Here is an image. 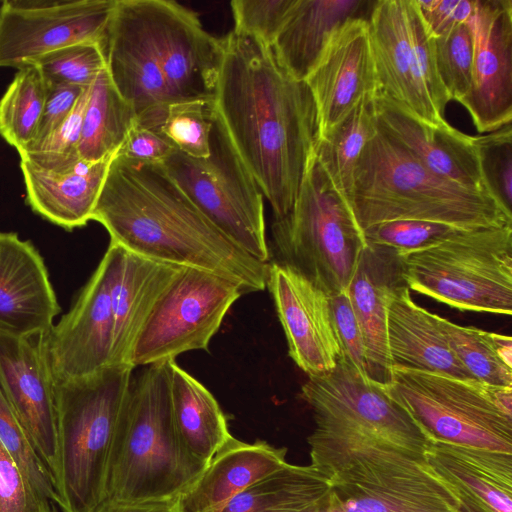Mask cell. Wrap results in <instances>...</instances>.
I'll use <instances>...</instances> for the list:
<instances>
[{"instance_id": "obj_46", "label": "cell", "mask_w": 512, "mask_h": 512, "mask_svg": "<svg viewBox=\"0 0 512 512\" xmlns=\"http://www.w3.org/2000/svg\"><path fill=\"white\" fill-rule=\"evenodd\" d=\"M415 1L433 37L442 36L461 24L471 22L477 7V0Z\"/></svg>"}, {"instance_id": "obj_8", "label": "cell", "mask_w": 512, "mask_h": 512, "mask_svg": "<svg viewBox=\"0 0 512 512\" xmlns=\"http://www.w3.org/2000/svg\"><path fill=\"white\" fill-rule=\"evenodd\" d=\"M277 263L300 274L326 294L347 290L367 242L345 197L310 156L291 210L274 219Z\"/></svg>"}, {"instance_id": "obj_42", "label": "cell", "mask_w": 512, "mask_h": 512, "mask_svg": "<svg viewBox=\"0 0 512 512\" xmlns=\"http://www.w3.org/2000/svg\"><path fill=\"white\" fill-rule=\"evenodd\" d=\"M483 176L491 194L508 209L512 206L511 123L477 136Z\"/></svg>"}, {"instance_id": "obj_26", "label": "cell", "mask_w": 512, "mask_h": 512, "mask_svg": "<svg viewBox=\"0 0 512 512\" xmlns=\"http://www.w3.org/2000/svg\"><path fill=\"white\" fill-rule=\"evenodd\" d=\"M113 157L78 159L68 167L44 169L20 159L26 202L43 219L66 230L85 226L99 198Z\"/></svg>"}, {"instance_id": "obj_45", "label": "cell", "mask_w": 512, "mask_h": 512, "mask_svg": "<svg viewBox=\"0 0 512 512\" xmlns=\"http://www.w3.org/2000/svg\"><path fill=\"white\" fill-rule=\"evenodd\" d=\"M330 306L334 325L343 353L354 364L361 375L370 379L362 331L346 291L330 295Z\"/></svg>"}, {"instance_id": "obj_27", "label": "cell", "mask_w": 512, "mask_h": 512, "mask_svg": "<svg viewBox=\"0 0 512 512\" xmlns=\"http://www.w3.org/2000/svg\"><path fill=\"white\" fill-rule=\"evenodd\" d=\"M375 1L294 0L270 44L277 64L292 78L304 81L334 31L353 18H366Z\"/></svg>"}, {"instance_id": "obj_19", "label": "cell", "mask_w": 512, "mask_h": 512, "mask_svg": "<svg viewBox=\"0 0 512 512\" xmlns=\"http://www.w3.org/2000/svg\"><path fill=\"white\" fill-rule=\"evenodd\" d=\"M470 91L459 103L479 133L512 120V0H477Z\"/></svg>"}, {"instance_id": "obj_7", "label": "cell", "mask_w": 512, "mask_h": 512, "mask_svg": "<svg viewBox=\"0 0 512 512\" xmlns=\"http://www.w3.org/2000/svg\"><path fill=\"white\" fill-rule=\"evenodd\" d=\"M133 369L109 365L55 383L57 484L66 512H95L105 501L111 448Z\"/></svg>"}, {"instance_id": "obj_25", "label": "cell", "mask_w": 512, "mask_h": 512, "mask_svg": "<svg viewBox=\"0 0 512 512\" xmlns=\"http://www.w3.org/2000/svg\"><path fill=\"white\" fill-rule=\"evenodd\" d=\"M113 244L116 253L111 283V365L132 366V354L141 330L182 267L154 261Z\"/></svg>"}, {"instance_id": "obj_9", "label": "cell", "mask_w": 512, "mask_h": 512, "mask_svg": "<svg viewBox=\"0 0 512 512\" xmlns=\"http://www.w3.org/2000/svg\"><path fill=\"white\" fill-rule=\"evenodd\" d=\"M383 387L429 441L512 454V387L400 366Z\"/></svg>"}, {"instance_id": "obj_38", "label": "cell", "mask_w": 512, "mask_h": 512, "mask_svg": "<svg viewBox=\"0 0 512 512\" xmlns=\"http://www.w3.org/2000/svg\"><path fill=\"white\" fill-rule=\"evenodd\" d=\"M31 65L41 72L47 85L87 88L106 68L102 43L83 42L52 51Z\"/></svg>"}, {"instance_id": "obj_39", "label": "cell", "mask_w": 512, "mask_h": 512, "mask_svg": "<svg viewBox=\"0 0 512 512\" xmlns=\"http://www.w3.org/2000/svg\"><path fill=\"white\" fill-rule=\"evenodd\" d=\"M212 127L210 103L193 100L170 105L159 131L181 153L207 158Z\"/></svg>"}, {"instance_id": "obj_49", "label": "cell", "mask_w": 512, "mask_h": 512, "mask_svg": "<svg viewBox=\"0 0 512 512\" xmlns=\"http://www.w3.org/2000/svg\"><path fill=\"white\" fill-rule=\"evenodd\" d=\"M84 89L72 85H47L42 116L35 138L30 144L40 142L63 123L76 106Z\"/></svg>"}, {"instance_id": "obj_35", "label": "cell", "mask_w": 512, "mask_h": 512, "mask_svg": "<svg viewBox=\"0 0 512 512\" xmlns=\"http://www.w3.org/2000/svg\"><path fill=\"white\" fill-rule=\"evenodd\" d=\"M47 84L35 65L18 69L0 98V136L17 152L35 138Z\"/></svg>"}, {"instance_id": "obj_40", "label": "cell", "mask_w": 512, "mask_h": 512, "mask_svg": "<svg viewBox=\"0 0 512 512\" xmlns=\"http://www.w3.org/2000/svg\"><path fill=\"white\" fill-rule=\"evenodd\" d=\"M85 88L70 115L53 132L40 142L28 145L18 152L20 159L44 169L68 167L79 158L77 146L80 140L84 113L89 96Z\"/></svg>"}, {"instance_id": "obj_51", "label": "cell", "mask_w": 512, "mask_h": 512, "mask_svg": "<svg viewBox=\"0 0 512 512\" xmlns=\"http://www.w3.org/2000/svg\"><path fill=\"white\" fill-rule=\"evenodd\" d=\"M492 339L499 358L512 368V340L511 337L492 333Z\"/></svg>"}, {"instance_id": "obj_37", "label": "cell", "mask_w": 512, "mask_h": 512, "mask_svg": "<svg viewBox=\"0 0 512 512\" xmlns=\"http://www.w3.org/2000/svg\"><path fill=\"white\" fill-rule=\"evenodd\" d=\"M472 22L434 37L436 66L450 100L460 101L472 87L474 33Z\"/></svg>"}, {"instance_id": "obj_24", "label": "cell", "mask_w": 512, "mask_h": 512, "mask_svg": "<svg viewBox=\"0 0 512 512\" xmlns=\"http://www.w3.org/2000/svg\"><path fill=\"white\" fill-rule=\"evenodd\" d=\"M423 456L460 512H512V454L430 441Z\"/></svg>"}, {"instance_id": "obj_5", "label": "cell", "mask_w": 512, "mask_h": 512, "mask_svg": "<svg viewBox=\"0 0 512 512\" xmlns=\"http://www.w3.org/2000/svg\"><path fill=\"white\" fill-rule=\"evenodd\" d=\"M346 200L362 231L399 220L462 229L512 226V211L497 198L432 172L378 126L358 159Z\"/></svg>"}, {"instance_id": "obj_14", "label": "cell", "mask_w": 512, "mask_h": 512, "mask_svg": "<svg viewBox=\"0 0 512 512\" xmlns=\"http://www.w3.org/2000/svg\"><path fill=\"white\" fill-rule=\"evenodd\" d=\"M116 0H1L0 67L17 70L57 49L102 43Z\"/></svg>"}, {"instance_id": "obj_32", "label": "cell", "mask_w": 512, "mask_h": 512, "mask_svg": "<svg viewBox=\"0 0 512 512\" xmlns=\"http://www.w3.org/2000/svg\"><path fill=\"white\" fill-rule=\"evenodd\" d=\"M136 117L103 69L89 88L77 154L97 162L113 157L122 146Z\"/></svg>"}, {"instance_id": "obj_44", "label": "cell", "mask_w": 512, "mask_h": 512, "mask_svg": "<svg viewBox=\"0 0 512 512\" xmlns=\"http://www.w3.org/2000/svg\"><path fill=\"white\" fill-rule=\"evenodd\" d=\"M294 0H233L234 30L270 46Z\"/></svg>"}, {"instance_id": "obj_28", "label": "cell", "mask_w": 512, "mask_h": 512, "mask_svg": "<svg viewBox=\"0 0 512 512\" xmlns=\"http://www.w3.org/2000/svg\"><path fill=\"white\" fill-rule=\"evenodd\" d=\"M286 453L265 441L249 444L232 436L179 496L182 511L222 512L237 495L286 464Z\"/></svg>"}, {"instance_id": "obj_20", "label": "cell", "mask_w": 512, "mask_h": 512, "mask_svg": "<svg viewBox=\"0 0 512 512\" xmlns=\"http://www.w3.org/2000/svg\"><path fill=\"white\" fill-rule=\"evenodd\" d=\"M373 105L378 128L429 170L467 189L492 195L483 176L477 136L447 121L427 122L383 94L374 97Z\"/></svg>"}, {"instance_id": "obj_31", "label": "cell", "mask_w": 512, "mask_h": 512, "mask_svg": "<svg viewBox=\"0 0 512 512\" xmlns=\"http://www.w3.org/2000/svg\"><path fill=\"white\" fill-rule=\"evenodd\" d=\"M330 483L311 464H284L237 495L222 512H301L328 500Z\"/></svg>"}, {"instance_id": "obj_50", "label": "cell", "mask_w": 512, "mask_h": 512, "mask_svg": "<svg viewBox=\"0 0 512 512\" xmlns=\"http://www.w3.org/2000/svg\"><path fill=\"white\" fill-rule=\"evenodd\" d=\"M95 512H183L179 497L144 501L119 502L105 500Z\"/></svg>"}, {"instance_id": "obj_3", "label": "cell", "mask_w": 512, "mask_h": 512, "mask_svg": "<svg viewBox=\"0 0 512 512\" xmlns=\"http://www.w3.org/2000/svg\"><path fill=\"white\" fill-rule=\"evenodd\" d=\"M106 70L136 124L159 130L175 103L212 102L222 38L171 0H116L102 42Z\"/></svg>"}, {"instance_id": "obj_11", "label": "cell", "mask_w": 512, "mask_h": 512, "mask_svg": "<svg viewBox=\"0 0 512 512\" xmlns=\"http://www.w3.org/2000/svg\"><path fill=\"white\" fill-rule=\"evenodd\" d=\"M212 118L207 158H193L174 149L162 164L223 234L250 256L269 263L262 192L213 114Z\"/></svg>"}, {"instance_id": "obj_16", "label": "cell", "mask_w": 512, "mask_h": 512, "mask_svg": "<svg viewBox=\"0 0 512 512\" xmlns=\"http://www.w3.org/2000/svg\"><path fill=\"white\" fill-rule=\"evenodd\" d=\"M0 387L57 482L56 385L45 333L26 338L0 336Z\"/></svg>"}, {"instance_id": "obj_17", "label": "cell", "mask_w": 512, "mask_h": 512, "mask_svg": "<svg viewBox=\"0 0 512 512\" xmlns=\"http://www.w3.org/2000/svg\"><path fill=\"white\" fill-rule=\"evenodd\" d=\"M304 82L315 102L318 139L361 100L379 94L366 18L349 19L334 31Z\"/></svg>"}, {"instance_id": "obj_36", "label": "cell", "mask_w": 512, "mask_h": 512, "mask_svg": "<svg viewBox=\"0 0 512 512\" xmlns=\"http://www.w3.org/2000/svg\"><path fill=\"white\" fill-rule=\"evenodd\" d=\"M438 323L450 350L473 379L491 386L512 387V368L499 358L492 332L460 326L440 316Z\"/></svg>"}, {"instance_id": "obj_48", "label": "cell", "mask_w": 512, "mask_h": 512, "mask_svg": "<svg viewBox=\"0 0 512 512\" xmlns=\"http://www.w3.org/2000/svg\"><path fill=\"white\" fill-rule=\"evenodd\" d=\"M174 149L159 130L135 122L116 154L145 163H163Z\"/></svg>"}, {"instance_id": "obj_43", "label": "cell", "mask_w": 512, "mask_h": 512, "mask_svg": "<svg viewBox=\"0 0 512 512\" xmlns=\"http://www.w3.org/2000/svg\"><path fill=\"white\" fill-rule=\"evenodd\" d=\"M406 12L415 62L426 92L438 115L445 119L450 101L438 75L434 37L427 28L415 0H406Z\"/></svg>"}, {"instance_id": "obj_13", "label": "cell", "mask_w": 512, "mask_h": 512, "mask_svg": "<svg viewBox=\"0 0 512 512\" xmlns=\"http://www.w3.org/2000/svg\"><path fill=\"white\" fill-rule=\"evenodd\" d=\"M301 397L316 426L372 434L420 453L430 442L383 384L364 378L344 353L332 370L308 376Z\"/></svg>"}, {"instance_id": "obj_34", "label": "cell", "mask_w": 512, "mask_h": 512, "mask_svg": "<svg viewBox=\"0 0 512 512\" xmlns=\"http://www.w3.org/2000/svg\"><path fill=\"white\" fill-rule=\"evenodd\" d=\"M0 442L20 468L35 512H66L57 482L0 387Z\"/></svg>"}, {"instance_id": "obj_18", "label": "cell", "mask_w": 512, "mask_h": 512, "mask_svg": "<svg viewBox=\"0 0 512 512\" xmlns=\"http://www.w3.org/2000/svg\"><path fill=\"white\" fill-rule=\"evenodd\" d=\"M268 288L283 328L289 356L308 376L332 370L342 355L329 295L277 262H270Z\"/></svg>"}, {"instance_id": "obj_22", "label": "cell", "mask_w": 512, "mask_h": 512, "mask_svg": "<svg viewBox=\"0 0 512 512\" xmlns=\"http://www.w3.org/2000/svg\"><path fill=\"white\" fill-rule=\"evenodd\" d=\"M367 22L379 94L403 104L427 122L446 121L436 112L415 62L406 0L375 1Z\"/></svg>"}, {"instance_id": "obj_41", "label": "cell", "mask_w": 512, "mask_h": 512, "mask_svg": "<svg viewBox=\"0 0 512 512\" xmlns=\"http://www.w3.org/2000/svg\"><path fill=\"white\" fill-rule=\"evenodd\" d=\"M460 230L437 222L399 220L374 225L363 233L367 243L392 248L402 256L433 246Z\"/></svg>"}, {"instance_id": "obj_30", "label": "cell", "mask_w": 512, "mask_h": 512, "mask_svg": "<svg viewBox=\"0 0 512 512\" xmlns=\"http://www.w3.org/2000/svg\"><path fill=\"white\" fill-rule=\"evenodd\" d=\"M173 422L188 452L208 465L232 437L224 413L210 391L182 369L167 361Z\"/></svg>"}, {"instance_id": "obj_2", "label": "cell", "mask_w": 512, "mask_h": 512, "mask_svg": "<svg viewBox=\"0 0 512 512\" xmlns=\"http://www.w3.org/2000/svg\"><path fill=\"white\" fill-rule=\"evenodd\" d=\"M110 242L136 255L206 270L243 293L266 289L269 263L239 248L190 200L162 163L115 154L92 213Z\"/></svg>"}, {"instance_id": "obj_23", "label": "cell", "mask_w": 512, "mask_h": 512, "mask_svg": "<svg viewBox=\"0 0 512 512\" xmlns=\"http://www.w3.org/2000/svg\"><path fill=\"white\" fill-rule=\"evenodd\" d=\"M404 286L401 255L392 248L367 243L346 292L362 331L368 376L380 384L389 381L392 367L387 345L388 304Z\"/></svg>"}, {"instance_id": "obj_4", "label": "cell", "mask_w": 512, "mask_h": 512, "mask_svg": "<svg viewBox=\"0 0 512 512\" xmlns=\"http://www.w3.org/2000/svg\"><path fill=\"white\" fill-rule=\"evenodd\" d=\"M307 442L330 483L327 512H460L423 453L338 427L316 426Z\"/></svg>"}, {"instance_id": "obj_6", "label": "cell", "mask_w": 512, "mask_h": 512, "mask_svg": "<svg viewBox=\"0 0 512 512\" xmlns=\"http://www.w3.org/2000/svg\"><path fill=\"white\" fill-rule=\"evenodd\" d=\"M206 466L188 452L175 429L167 361L145 366L132 378L116 428L105 500L179 497Z\"/></svg>"}, {"instance_id": "obj_52", "label": "cell", "mask_w": 512, "mask_h": 512, "mask_svg": "<svg viewBox=\"0 0 512 512\" xmlns=\"http://www.w3.org/2000/svg\"><path fill=\"white\" fill-rule=\"evenodd\" d=\"M0 3H1V0H0Z\"/></svg>"}, {"instance_id": "obj_12", "label": "cell", "mask_w": 512, "mask_h": 512, "mask_svg": "<svg viewBox=\"0 0 512 512\" xmlns=\"http://www.w3.org/2000/svg\"><path fill=\"white\" fill-rule=\"evenodd\" d=\"M231 280L182 267L153 308L136 341L131 364L147 366L208 350L231 306L243 295Z\"/></svg>"}, {"instance_id": "obj_1", "label": "cell", "mask_w": 512, "mask_h": 512, "mask_svg": "<svg viewBox=\"0 0 512 512\" xmlns=\"http://www.w3.org/2000/svg\"><path fill=\"white\" fill-rule=\"evenodd\" d=\"M222 45L211 112L278 219L291 210L318 140L315 102L260 40L233 29Z\"/></svg>"}, {"instance_id": "obj_33", "label": "cell", "mask_w": 512, "mask_h": 512, "mask_svg": "<svg viewBox=\"0 0 512 512\" xmlns=\"http://www.w3.org/2000/svg\"><path fill=\"white\" fill-rule=\"evenodd\" d=\"M374 98H364L326 135L317 140L314 154L333 186L347 199L358 159L377 131Z\"/></svg>"}, {"instance_id": "obj_21", "label": "cell", "mask_w": 512, "mask_h": 512, "mask_svg": "<svg viewBox=\"0 0 512 512\" xmlns=\"http://www.w3.org/2000/svg\"><path fill=\"white\" fill-rule=\"evenodd\" d=\"M60 312L44 261L29 241L0 232V336L44 334Z\"/></svg>"}, {"instance_id": "obj_10", "label": "cell", "mask_w": 512, "mask_h": 512, "mask_svg": "<svg viewBox=\"0 0 512 512\" xmlns=\"http://www.w3.org/2000/svg\"><path fill=\"white\" fill-rule=\"evenodd\" d=\"M401 258L409 289L460 311L512 314V226L463 229Z\"/></svg>"}, {"instance_id": "obj_47", "label": "cell", "mask_w": 512, "mask_h": 512, "mask_svg": "<svg viewBox=\"0 0 512 512\" xmlns=\"http://www.w3.org/2000/svg\"><path fill=\"white\" fill-rule=\"evenodd\" d=\"M0 512H35L23 474L1 442Z\"/></svg>"}, {"instance_id": "obj_29", "label": "cell", "mask_w": 512, "mask_h": 512, "mask_svg": "<svg viewBox=\"0 0 512 512\" xmlns=\"http://www.w3.org/2000/svg\"><path fill=\"white\" fill-rule=\"evenodd\" d=\"M408 286L398 289L387 309V345L392 366L475 380L450 350L438 315L416 304Z\"/></svg>"}, {"instance_id": "obj_15", "label": "cell", "mask_w": 512, "mask_h": 512, "mask_svg": "<svg viewBox=\"0 0 512 512\" xmlns=\"http://www.w3.org/2000/svg\"><path fill=\"white\" fill-rule=\"evenodd\" d=\"M115 253V245L110 242L71 310L45 333L55 383L84 377L111 365Z\"/></svg>"}]
</instances>
